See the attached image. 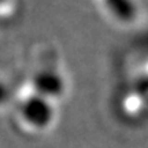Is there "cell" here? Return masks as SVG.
<instances>
[{
	"label": "cell",
	"mask_w": 148,
	"mask_h": 148,
	"mask_svg": "<svg viewBox=\"0 0 148 148\" xmlns=\"http://www.w3.org/2000/svg\"><path fill=\"white\" fill-rule=\"evenodd\" d=\"M7 1H8V0H0V8H1V7H3V5H4Z\"/></svg>",
	"instance_id": "5"
},
{
	"label": "cell",
	"mask_w": 148,
	"mask_h": 148,
	"mask_svg": "<svg viewBox=\"0 0 148 148\" xmlns=\"http://www.w3.org/2000/svg\"><path fill=\"white\" fill-rule=\"evenodd\" d=\"M21 115L29 126L44 129L52 123L55 111L51 100L34 93L23 100L21 106Z\"/></svg>",
	"instance_id": "1"
},
{
	"label": "cell",
	"mask_w": 148,
	"mask_h": 148,
	"mask_svg": "<svg viewBox=\"0 0 148 148\" xmlns=\"http://www.w3.org/2000/svg\"><path fill=\"white\" fill-rule=\"evenodd\" d=\"M8 97H10V89H8V86H7L4 81L0 79V106L7 103Z\"/></svg>",
	"instance_id": "4"
},
{
	"label": "cell",
	"mask_w": 148,
	"mask_h": 148,
	"mask_svg": "<svg viewBox=\"0 0 148 148\" xmlns=\"http://www.w3.org/2000/svg\"><path fill=\"white\" fill-rule=\"evenodd\" d=\"M33 88L34 93L52 100L63 95L66 84L63 77L53 70H42L34 75L33 78Z\"/></svg>",
	"instance_id": "3"
},
{
	"label": "cell",
	"mask_w": 148,
	"mask_h": 148,
	"mask_svg": "<svg viewBox=\"0 0 148 148\" xmlns=\"http://www.w3.org/2000/svg\"><path fill=\"white\" fill-rule=\"evenodd\" d=\"M100 4L111 21L122 26L133 25L140 16L137 0H100Z\"/></svg>",
	"instance_id": "2"
}]
</instances>
